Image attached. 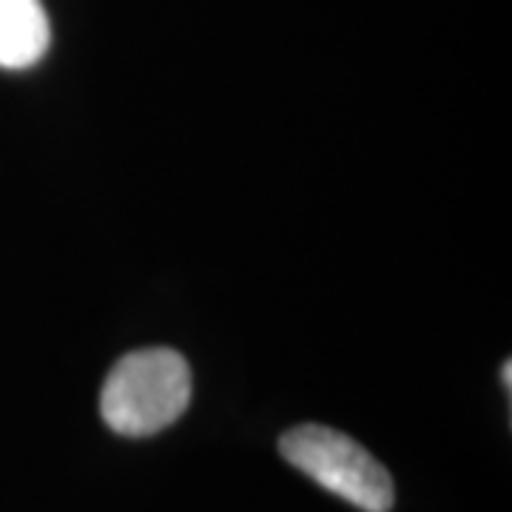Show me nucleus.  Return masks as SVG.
<instances>
[{
  "label": "nucleus",
  "instance_id": "obj_2",
  "mask_svg": "<svg viewBox=\"0 0 512 512\" xmlns=\"http://www.w3.org/2000/svg\"><path fill=\"white\" fill-rule=\"evenodd\" d=\"M279 453L299 473L353 507L365 512L393 510L390 473L345 433L325 424H299L282 436Z\"/></svg>",
  "mask_w": 512,
  "mask_h": 512
},
{
  "label": "nucleus",
  "instance_id": "obj_1",
  "mask_svg": "<svg viewBox=\"0 0 512 512\" xmlns=\"http://www.w3.org/2000/svg\"><path fill=\"white\" fill-rule=\"evenodd\" d=\"M191 402V367L183 353L146 348L126 353L111 367L100 393V413L128 439L154 436L183 416Z\"/></svg>",
  "mask_w": 512,
  "mask_h": 512
},
{
  "label": "nucleus",
  "instance_id": "obj_4",
  "mask_svg": "<svg viewBox=\"0 0 512 512\" xmlns=\"http://www.w3.org/2000/svg\"><path fill=\"white\" fill-rule=\"evenodd\" d=\"M512 384V379H510V362H507V365H504V387H510Z\"/></svg>",
  "mask_w": 512,
  "mask_h": 512
},
{
  "label": "nucleus",
  "instance_id": "obj_3",
  "mask_svg": "<svg viewBox=\"0 0 512 512\" xmlns=\"http://www.w3.org/2000/svg\"><path fill=\"white\" fill-rule=\"evenodd\" d=\"M49 18L40 0H0V69H29L49 52Z\"/></svg>",
  "mask_w": 512,
  "mask_h": 512
}]
</instances>
